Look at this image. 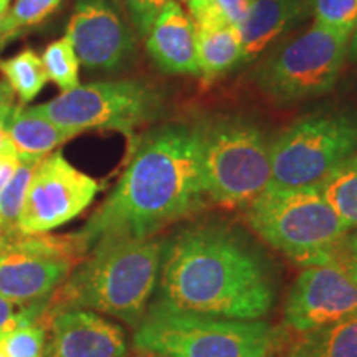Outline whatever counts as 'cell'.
Here are the masks:
<instances>
[{
	"instance_id": "3957f363",
	"label": "cell",
	"mask_w": 357,
	"mask_h": 357,
	"mask_svg": "<svg viewBox=\"0 0 357 357\" xmlns=\"http://www.w3.org/2000/svg\"><path fill=\"white\" fill-rule=\"evenodd\" d=\"M162 243L154 236L96 245L52 294L43 314L88 310L136 329L158 289Z\"/></svg>"
},
{
	"instance_id": "ffe728a7",
	"label": "cell",
	"mask_w": 357,
	"mask_h": 357,
	"mask_svg": "<svg viewBox=\"0 0 357 357\" xmlns=\"http://www.w3.org/2000/svg\"><path fill=\"white\" fill-rule=\"evenodd\" d=\"M318 187L346 229L357 230V151L334 167Z\"/></svg>"
},
{
	"instance_id": "30bf717a",
	"label": "cell",
	"mask_w": 357,
	"mask_h": 357,
	"mask_svg": "<svg viewBox=\"0 0 357 357\" xmlns=\"http://www.w3.org/2000/svg\"><path fill=\"white\" fill-rule=\"evenodd\" d=\"M83 258L73 234L19 235L0 253V296L19 305L50 300Z\"/></svg>"
},
{
	"instance_id": "74e56055",
	"label": "cell",
	"mask_w": 357,
	"mask_h": 357,
	"mask_svg": "<svg viewBox=\"0 0 357 357\" xmlns=\"http://www.w3.org/2000/svg\"><path fill=\"white\" fill-rule=\"evenodd\" d=\"M2 337H3V333H0V341H2Z\"/></svg>"
},
{
	"instance_id": "7402d4cb",
	"label": "cell",
	"mask_w": 357,
	"mask_h": 357,
	"mask_svg": "<svg viewBox=\"0 0 357 357\" xmlns=\"http://www.w3.org/2000/svg\"><path fill=\"white\" fill-rule=\"evenodd\" d=\"M40 160L42 159H19L17 169L0 190V222L3 229L15 238L19 236L17 223L24 207L26 190Z\"/></svg>"
},
{
	"instance_id": "484cf974",
	"label": "cell",
	"mask_w": 357,
	"mask_h": 357,
	"mask_svg": "<svg viewBox=\"0 0 357 357\" xmlns=\"http://www.w3.org/2000/svg\"><path fill=\"white\" fill-rule=\"evenodd\" d=\"M314 24L352 35L357 26V0H311Z\"/></svg>"
},
{
	"instance_id": "d590c367",
	"label": "cell",
	"mask_w": 357,
	"mask_h": 357,
	"mask_svg": "<svg viewBox=\"0 0 357 357\" xmlns=\"http://www.w3.org/2000/svg\"><path fill=\"white\" fill-rule=\"evenodd\" d=\"M8 7H10V0H0V29H2L3 17H6ZM3 43H6V42H3L2 37H0V48H2Z\"/></svg>"
},
{
	"instance_id": "83f0119b",
	"label": "cell",
	"mask_w": 357,
	"mask_h": 357,
	"mask_svg": "<svg viewBox=\"0 0 357 357\" xmlns=\"http://www.w3.org/2000/svg\"><path fill=\"white\" fill-rule=\"evenodd\" d=\"M171 0H124V6L128 8L129 19H131L134 29L142 38L149 32L151 25L154 24L155 17L160 10L167 6Z\"/></svg>"
},
{
	"instance_id": "d4e9b609",
	"label": "cell",
	"mask_w": 357,
	"mask_h": 357,
	"mask_svg": "<svg viewBox=\"0 0 357 357\" xmlns=\"http://www.w3.org/2000/svg\"><path fill=\"white\" fill-rule=\"evenodd\" d=\"M63 0H15L12 7L3 17L2 29H0V37L3 42L17 37L25 29L42 24L56 12Z\"/></svg>"
},
{
	"instance_id": "277c9868",
	"label": "cell",
	"mask_w": 357,
	"mask_h": 357,
	"mask_svg": "<svg viewBox=\"0 0 357 357\" xmlns=\"http://www.w3.org/2000/svg\"><path fill=\"white\" fill-rule=\"evenodd\" d=\"M245 220L270 247L301 266L336 258L349 234L318 185L266 187L245 207Z\"/></svg>"
},
{
	"instance_id": "d6986e66",
	"label": "cell",
	"mask_w": 357,
	"mask_h": 357,
	"mask_svg": "<svg viewBox=\"0 0 357 357\" xmlns=\"http://www.w3.org/2000/svg\"><path fill=\"white\" fill-rule=\"evenodd\" d=\"M287 357H357V312L336 323L296 333Z\"/></svg>"
},
{
	"instance_id": "f35d334b",
	"label": "cell",
	"mask_w": 357,
	"mask_h": 357,
	"mask_svg": "<svg viewBox=\"0 0 357 357\" xmlns=\"http://www.w3.org/2000/svg\"><path fill=\"white\" fill-rule=\"evenodd\" d=\"M153 357H162V356H153Z\"/></svg>"
},
{
	"instance_id": "603a6c76",
	"label": "cell",
	"mask_w": 357,
	"mask_h": 357,
	"mask_svg": "<svg viewBox=\"0 0 357 357\" xmlns=\"http://www.w3.org/2000/svg\"><path fill=\"white\" fill-rule=\"evenodd\" d=\"M42 61L47 78L61 91H70L79 84V60L66 35L45 48Z\"/></svg>"
},
{
	"instance_id": "4fadbf2b",
	"label": "cell",
	"mask_w": 357,
	"mask_h": 357,
	"mask_svg": "<svg viewBox=\"0 0 357 357\" xmlns=\"http://www.w3.org/2000/svg\"><path fill=\"white\" fill-rule=\"evenodd\" d=\"M66 37L73 45L79 65L88 70L123 68L136 50L132 30L113 0H77Z\"/></svg>"
},
{
	"instance_id": "f546056e",
	"label": "cell",
	"mask_w": 357,
	"mask_h": 357,
	"mask_svg": "<svg viewBox=\"0 0 357 357\" xmlns=\"http://www.w3.org/2000/svg\"><path fill=\"white\" fill-rule=\"evenodd\" d=\"M339 257L344 260L347 266L354 271L357 276V230L349 231L346 235L344 242L341 245V250H339Z\"/></svg>"
},
{
	"instance_id": "8d00e7d4",
	"label": "cell",
	"mask_w": 357,
	"mask_h": 357,
	"mask_svg": "<svg viewBox=\"0 0 357 357\" xmlns=\"http://www.w3.org/2000/svg\"><path fill=\"white\" fill-rule=\"evenodd\" d=\"M0 357H7V356H6V352H3L2 347H0Z\"/></svg>"
},
{
	"instance_id": "ac0fdd59",
	"label": "cell",
	"mask_w": 357,
	"mask_h": 357,
	"mask_svg": "<svg viewBox=\"0 0 357 357\" xmlns=\"http://www.w3.org/2000/svg\"><path fill=\"white\" fill-rule=\"evenodd\" d=\"M6 131L19 159H43L77 134L56 126L33 106H15L6 121Z\"/></svg>"
},
{
	"instance_id": "7c38bea8",
	"label": "cell",
	"mask_w": 357,
	"mask_h": 357,
	"mask_svg": "<svg viewBox=\"0 0 357 357\" xmlns=\"http://www.w3.org/2000/svg\"><path fill=\"white\" fill-rule=\"evenodd\" d=\"M357 312V276L341 257L310 265L284 300L283 321L294 333L328 326Z\"/></svg>"
},
{
	"instance_id": "8fae6325",
	"label": "cell",
	"mask_w": 357,
	"mask_h": 357,
	"mask_svg": "<svg viewBox=\"0 0 357 357\" xmlns=\"http://www.w3.org/2000/svg\"><path fill=\"white\" fill-rule=\"evenodd\" d=\"M100 185L93 177L68 162L61 153L43 158L35 169L17 231L19 235L47 234L86 211Z\"/></svg>"
},
{
	"instance_id": "d6a6232c",
	"label": "cell",
	"mask_w": 357,
	"mask_h": 357,
	"mask_svg": "<svg viewBox=\"0 0 357 357\" xmlns=\"http://www.w3.org/2000/svg\"><path fill=\"white\" fill-rule=\"evenodd\" d=\"M184 2H185L187 8H189V13H190L192 19L197 20L199 17L212 6L213 0H184Z\"/></svg>"
},
{
	"instance_id": "8992f818",
	"label": "cell",
	"mask_w": 357,
	"mask_h": 357,
	"mask_svg": "<svg viewBox=\"0 0 357 357\" xmlns=\"http://www.w3.org/2000/svg\"><path fill=\"white\" fill-rule=\"evenodd\" d=\"M197 129L207 199L218 207H247L270 184L271 141L238 114L205 119Z\"/></svg>"
},
{
	"instance_id": "e575fe53",
	"label": "cell",
	"mask_w": 357,
	"mask_h": 357,
	"mask_svg": "<svg viewBox=\"0 0 357 357\" xmlns=\"http://www.w3.org/2000/svg\"><path fill=\"white\" fill-rule=\"evenodd\" d=\"M347 55H349L352 60L357 61V26H356V30L352 32L351 38H349V48H347Z\"/></svg>"
},
{
	"instance_id": "ba28073f",
	"label": "cell",
	"mask_w": 357,
	"mask_h": 357,
	"mask_svg": "<svg viewBox=\"0 0 357 357\" xmlns=\"http://www.w3.org/2000/svg\"><path fill=\"white\" fill-rule=\"evenodd\" d=\"M349 38L351 35L312 24L271 53L253 79L270 100L281 105L323 96L337 83Z\"/></svg>"
},
{
	"instance_id": "836d02e7",
	"label": "cell",
	"mask_w": 357,
	"mask_h": 357,
	"mask_svg": "<svg viewBox=\"0 0 357 357\" xmlns=\"http://www.w3.org/2000/svg\"><path fill=\"white\" fill-rule=\"evenodd\" d=\"M15 240V236H12L8 231L3 229L2 222H0V253L6 252V250L10 247V243Z\"/></svg>"
},
{
	"instance_id": "4316f807",
	"label": "cell",
	"mask_w": 357,
	"mask_h": 357,
	"mask_svg": "<svg viewBox=\"0 0 357 357\" xmlns=\"http://www.w3.org/2000/svg\"><path fill=\"white\" fill-rule=\"evenodd\" d=\"M47 303L48 300L33 303L30 307H25V305H19L0 296V333L6 334L22 323L40 318L47 307Z\"/></svg>"
},
{
	"instance_id": "4dcf8cb0",
	"label": "cell",
	"mask_w": 357,
	"mask_h": 357,
	"mask_svg": "<svg viewBox=\"0 0 357 357\" xmlns=\"http://www.w3.org/2000/svg\"><path fill=\"white\" fill-rule=\"evenodd\" d=\"M15 108V93L8 86L7 82H0V128L6 126L7 118Z\"/></svg>"
},
{
	"instance_id": "2e32d148",
	"label": "cell",
	"mask_w": 357,
	"mask_h": 357,
	"mask_svg": "<svg viewBox=\"0 0 357 357\" xmlns=\"http://www.w3.org/2000/svg\"><path fill=\"white\" fill-rule=\"evenodd\" d=\"M311 15V0H252L238 32L243 43V63L261 55Z\"/></svg>"
},
{
	"instance_id": "9a60e30c",
	"label": "cell",
	"mask_w": 357,
	"mask_h": 357,
	"mask_svg": "<svg viewBox=\"0 0 357 357\" xmlns=\"http://www.w3.org/2000/svg\"><path fill=\"white\" fill-rule=\"evenodd\" d=\"M144 38L147 53L160 70L199 77L197 26L190 13L176 0L160 10Z\"/></svg>"
},
{
	"instance_id": "5bb4252c",
	"label": "cell",
	"mask_w": 357,
	"mask_h": 357,
	"mask_svg": "<svg viewBox=\"0 0 357 357\" xmlns=\"http://www.w3.org/2000/svg\"><path fill=\"white\" fill-rule=\"evenodd\" d=\"M50 339L43 357H124V331L113 321L88 310H65L43 314Z\"/></svg>"
},
{
	"instance_id": "7a4b0ae2",
	"label": "cell",
	"mask_w": 357,
	"mask_h": 357,
	"mask_svg": "<svg viewBox=\"0 0 357 357\" xmlns=\"http://www.w3.org/2000/svg\"><path fill=\"white\" fill-rule=\"evenodd\" d=\"M155 300L212 318L261 321L276 301L275 270L236 227L192 223L164 240Z\"/></svg>"
},
{
	"instance_id": "5b68a950",
	"label": "cell",
	"mask_w": 357,
	"mask_h": 357,
	"mask_svg": "<svg viewBox=\"0 0 357 357\" xmlns=\"http://www.w3.org/2000/svg\"><path fill=\"white\" fill-rule=\"evenodd\" d=\"M276 331L266 321L212 318L155 300L134 333V347L162 357H268Z\"/></svg>"
},
{
	"instance_id": "e0dca14e",
	"label": "cell",
	"mask_w": 357,
	"mask_h": 357,
	"mask_svg": "<svg viewBox=\"0 0 357 357\" xmlns=\"http://www.w3.org/2000/svg\"><path fill=\"white\" fill-rule=\"evenodd\" d=\"M195 26L199 77L205 83H213L243 63V43L238 29L227 24L213 3L195 20Z\"/></svg>"
},
{
	"instance_id": "44dd1931",
	"label": "cell",
	"mask_w": 357,
	"mask_h": 357,
	"mask_svg": "<svg viewBox=\"0 0 357 357\" xmlns=\"http://www.w3.org/2000/svg\"><path fill=\"white\" fill-rule=\"evenodd\" d=\"M0 73L6 78L3 82H7L12 91L20 98L22 105L35 100L48 82L42 56L32 48H26L19 55L0 61Z\"/></svg>"
},
{
	"instance_id": "6da1fadb",
	"label": "cell",
	"mask_w": 357,
	"mask_h": 357,
	"mask_svg": "<svg viewBox=\"0 0 357 357\" xmlns=\"http://www.w3.org/2000/svg\"><path fill=\"white\" fill-rule=\"evenodd\" d=\"M207 202L197 126L164 124L137 141L113 192L73 236L86 257L100 243L154 238Z\"/></svg>"
},
{
	"instance_id": "52a82bcc",
	"label": "cell",
	"mask_w": 357,
	"mask_h": 357,
	"mask_svg": "<svg viewBox=\"0 0 357 357\" xmlns=\"http://www.w3.org/2000/svg\"><path fill=\"white\" fill-rule=\"evenodd\" d=\"M357 151V113L319 111L289 124L271 141L268 187L318 185Z\"/></svg>"
},
{
	"instance_id": "cb8c5ba5",
	"label": "cell",
	"mask_w": 357,
	"mask_h": 357,
	"mask_svg": "<svg viewBox=\"0 0 357 357\" xmlns=\"http://www.w3.org/2000/svg\"><path fill=\"white\" fill-rule=\"evenodd\" d=\"M48 341V321L40 318L26 321L3 334L0 347L7 357H43Z\"/></svg>"
},
{
	"instance_id": "f1b7e54d",
	"label": "cell",
	"mask_w": 357,
	"mask_h": 357,
	"mask_svg": "<svg viewBox=\"0 0 357 357\" xmlns=\"http://www.w3.org/2000/svg\"><path fill=\"white\" fill-rule=\"evenodd\" d=\"M250 3H252V0H213V6L223 17V20L236 26V29L247 17Z\"/></svg>"
},
{
	"instance_id": "9c48e42d",
	"label": "cell",
	"mask_w": 357,
	"mask_h": 357,
	"mask_svg": "<svg viewBox=\"0 0 357 357\" xmlns=\"http://www.w3.org/2000/svg\"><path fill=\"white\" fill-rule=\"evenodd\" d=\"M33 108L48 121L75 134L88 129L132 134L134 129L159 118L164 100L149 84L123 79L78 84Z\"/></svg>"
},
{
	"instance_id": "1f68e13d",
	"label": "cell",
	"mask_w": 357,
	"mask_h": 357,
	"mask_svg": "<svg viewBox=\"0 0 357 357\" xmlns=\"http://www.w3.org/2000/svg\"><path fill=\"white\" fill-rule=\"evenodd\" d=\"M17 164H19V155H10V158L0 159V190L7 184V181L17 169Z\"/></svg>"
}]
</instances>
